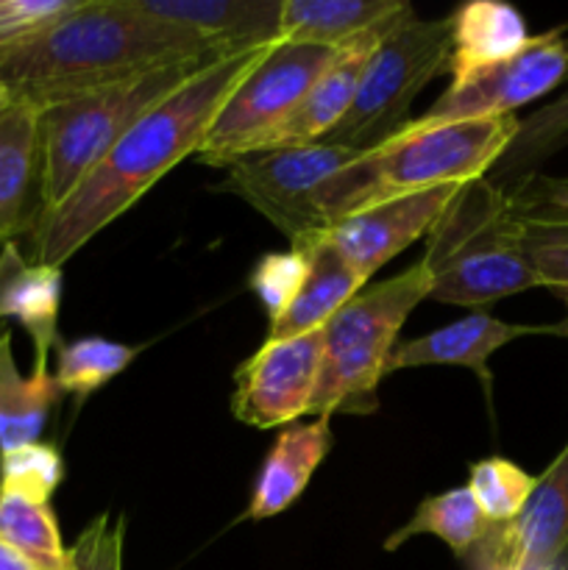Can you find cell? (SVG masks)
I'll list each match as a JSON object with an SVG mask.
<instances>
[{"instance_id":"7a4b0ae2","label":"cell","mask_w":568,"mask_h":570,"mask_svg":"<svg viewBox=\"0 0 568 570\" xmlns=\"http://www.w3.org/2000/svg\"><path fill=\"white\" fill-rule=\"evenodd\" d=\"M217 59L223 56L198 33L148 14L134 0H81L0 61V83L17 104L42 111L145 72Z\"/></svg>"},{"instance_id":"9a60e30c","label":"cell","mask_w":568,"mask_h":570,"mask_svg":"<svg viewBox=\"0 0 568 570\" xmlns=\"http://www.w3.org/2000/svg\"><path fill=\"white\" fill-rule=\"evenodd\" d=\"M532 334H562L568 337V321L555 323V326H523V323H507L488 312H473V315L460 317L443 328L423 334V337L395 343L393 354L388 362V376L404 367H427V365H460L471 367L482 382L484 395L490 399V356L507 343Z\"/></svg>"},{"instance_id":"836d02e7","label":"cell","mask_w":568,"mask_h":570,"mask_svg":"<svg viewBox=\"0 0 568 570\" xmlns=\"http://www.w3.org/2000/svg\"><path fill=\"white\" fill-rule=\"evenodd\" d=\"M76 570H120L123 521L100 515L70 549Z\"/></svg>"},{"instance_id":"7402d4cb","label":"cell","mask_w":568,"mask_h":570,"mask_svg":"<svg viewBox=\"0 0 568 570\" xmlns=\"http://www.w3.org/2000/svg\"><path fill=\"white\" fill-rule=\"evenodd\" d=\"M449 22L451 56L445 72L451 78L510 59L532 39L521 11L507 3H496V0H477V3L460 6L449 17Z\"/></svg>"},{"instance_id":"8fae6325","label":"cell","mask_w":568,"mask_h":570,"mask_svg":"<svg viewBox=\"0 0 568 570\" xmlns=\"http://www.w3.org/2000/svg\"><path fill=\"white\" fill-rule=\"evenodd\" d=\"M473 570H568V443L512 521L490 523L466 557Z\"/></svg>"},{"instance_id":"1f68e13d","label":"cell","mask_w":568,"mask_h":570,"mask_svg":"<svg viewBox=\"0 0 568 570\" xmlns=\"http://www.w3.org/2000/svg\"><path fill=\"white\" fill-rule=\"evenodd\" d=\"M81 0H0V61L42 28L70 14Z\"/></svg>"},{"instance_id":"3957f363","label":"cell","mask_w":568,"mask_h":570,"mask_svg":"<svg viewBox=\"0 0 568 570\" xmlns=\"http://www.w3.org/2000/svg\"><path fill=\"white\" fill-rule=\"evenodd\" d=\"M423 267L429 298L451 306H488L540 287L527 248V226L505 187L488 176L462 184L427 234Z\"/></svg>"},{"instance_id":"ba28073f","label":"cell","mask_w":568,"mask_h":570,"mask_svg":"<svg viewBox=\"0 0 568 570\" xmlns=\"http://www.w3.org/2000/svg\"><path fill=\"white\" fill-rule=\"evenodd\" d=\"M518 117H415L371 150L376 204L434 187H462L493 173L518 134Z\"/></svg>"},{"instance_id":"f546056e","label":"cell","mask_w":568,"mask_h":570,"mask_svg":"<svg viewBox=\"0 0 568 570\" xmlns=\"http://www.w3.org/2000/svg\"><path fill=\"white\" fill-rule=\"evenodd\" d=\"M306 273H310V256L298 248L265 254L256 262L248 276V287L267 312L271 323H276L290 309L295 295L304 287Z\"/></svg>"},{"instance_id":"6da1fadb","label":"cell","mask_w":568,"mask_h":570,"mask_svg":"<svg viewBox=\"0 0 568 570\" xmlns=\"http://www.w3.org/2000/svg\"><path fill=\"white\" fill-rule=\"evenodd\" d=\"M267 48L212 61L148 115L139 117L56 209L42 212L33 220L28 259L61 267L95 234L131 209L178 161L198 154L221 106Z\"/></svg>"},{"instance_id":"8992f818","label":"cell","mask_w":568,"mask_h":570,"mask_svg":"<svg viewBox=\"0 0 568 570\" xmlns=\"http://www.w3.org/2000/svg\"><path fill=\"white\" fill-rule=\"evenodd\" d=\"M204 67H165L39 111V215L56 209L139 117Z\"/></svg>"},{"instance_id":"30bf717a","label":"cell","mask_w":568,"mask_h":570,"mask_svg":"<svg viewBox=\"0 0 568 570\" xmlns=\"http://www.w3.org/2000/svg\"><path fill=\"white\" fill-rule=\"evenodd\" d=\"M568 78L566 26L538 33L516 56L451 78L449 89L429 106L427 120L510 117L543 98Z\"/></svg>"},{"instance_id":"5bb4252c","label":"cell","mask_w":568,"mask_h":570,"mask_svg":"<svg viewBox=\"0 0 568 570\" xmlns=\"http://www.w3.org/2000/svg\"><path fill=\"white\" fill-rule=\"evenodd\" d=\"M410 11L412 6L404 11V14H410ZM404 14H399L395 20H390L388 26L373 28V31L362 33V37L351 39L349 45L337 48L332 65L317 76V81L312 83L310 92L295 104V109L290 111L284 120H278L276 126H273L271 131H267L254 148H251L248 156L267 154V150L301 148V145L323 142V139L340 126L345 111H349L351 104H354L362 70H365L368 59H371V53L376 50V45L382 42L384 33H388Z\"/></svg>"},{"instance_id":"2e32d148","label":"cell","mask_w":568,"mask_h":570,"mask_svg":"<svg viewBox=\"0 0 568 570\" xmlns=\"http://www.w3.org/2000/svg\"><path fill=\"white\" fill-rule=\"evenodd\" d=\"M143 11L187 28L221 56L282 42L284 0H134Z\"/></svg>"},{"instance_id":"e0dca14e","label":"cell","mask_w":568,"mask_h":570,"mask_svg":"<svg viewBox=\"0 0 568 570\" xmlns=\"http://www.w3.org/2000/svg\"><path fill=\"white\" fill-rule=\"evenodd\" d=\"M65 276L61 267L37 265L17 243L0 248V323L17 321L33 343V365H48L61 345L59 312Z\"/></svg>"},{"instance_id":"44dd1931","label":"cell","mask_w":568,"mask_h":570,"mask_svg":"<svg viewBox=\"0 0 568 570\" xmlns=\"http://www.w3.org/2000/svg\"><path fill=\"white\" fill-rule=\"evenodd\" d=\"M410 9L404 0H284L282 42L337 50L351 39L388 26Z\"/></svg>"},{"instance_id":"603a6c76","label":"cell","mask_w":568,"mask_h":570,"mask_svg":"<svg viewBox=\"0 0 568 570\" xmlns=\"http://www.w3.org/2000/svg\"><path fill=\"white\" fill-rule=\"evenodd\" d=\"M59 384L48 365H33L31 376H22L14 360L11 332H0V454L20 445L39 443L50 410L59 399Z\"/></svg>"},{"instance_id":"277c9868","label":"cell","mask_w":568,"mask_h":570,"mask_svg":"<svg viewBox=\"0 0 568 570\" xmlns=\"http://www.w3.org/2000/svg\"><path fill=\"white\" fill-rule=\"evenodd\" d=\"M290 239V248L323 237L345 217L376 204L371 150L315 142L237 159L221 181Z\"/></svg>"},{"instance_id":"d4e9b609","label":"cell","mask_w":568,"mask_h":570,"mask_svg":"<svg viewBox=\"0 0 568 570\" xmlns=\"http://www.w3.org/2000/svg\"><path fill=\"white\" fill-rule=\"evenodd\" d=\"M568 145V78L562 92L538 111L518 122V134L499 165L490 173V181L512 189L527 178L538 176L540 167L560 148Z\"/></svg>"},{"instance_id":"4fadbf2b","label":"cell","mask_w":568,"mask_h":570,"mask_svg":"<svg viewBox=\"0 0 568 570\" xmlns=\"http://www.w3.org/2000/svg\"><path fill=\"white\" fill-rule=\"evenodd\" d=\"M457 189L460 187H434L373 204L329 228L326 239L351 262L354 271L371 278L393 256L432 232Z\"/></svg>"},{"instance_id":"d590c367","label":"cell","mask_w":568,"mask_h":570,"mask_svg":"<svg viewBox=\"0 0 568 570\" xmlns=\"http://www.w3.org/2000/svg\"><path fill=\"white\" fill-rule=\"evenodd\" d=\"M14 104H17L14 95H11L9 89H6L3 83H0V115H6V111H9Z\"/></svg>"},{"instance_id":"f1b7e54d","label":"cell","mask_w":568,"mask_h":570,"mask_svg":"<svg viewBox=\"0 0 568 570\" xmlns=\"http://www.w3.org/2000/svg\"><path fill=\"white\" fill-rule=\"evenodd\" d=\"M65 482V460L50 443H28L0 454V490L50 504V495Z\"/></svg>"},{"instance_id":"52a82bcc","label":"cell","mask_w":568,"mask_h":570,"mask_svg":"<svg viewBox=\"0 0 568 570\" xmlns=\"http://www.w3.org/2000/svg\"><path fill=\"white\" fill-rule=\"evenodd\" d=\"M451 22L401 17L382 37L362 70L354 104L323 142L373 150L412 120V100L449 67Z\"/></svg>"},{"instance_id":"484cf974","label":"cell","mask_w":568,"mask_h":570,"mask_svg":"<svg viewBox=\"0 0 568 570\" xmlns=\"http://www.w3.org/2000/svg\"><path fill=\"white\" fill-rule=\"evenodd\" d=\"M0 538L39 570H76L50 504L0 490Z\"/></svg>"},{"instance_id":"7c38bea8","label":"cell","mask_w":568,"mask_h":570,"mask_svg":"<svg viewBox=\"0 0 568 570\" xmlns=\"http://www.w3.org/2000/svg\"><path fill=\"white\" fill-rule=\"evenodd\" d=\"M323 356V332L265 340L234 371L232 415L251 429H278L310 415Z\"/></svg>"},{"instance_id":"cb8c5ba5","label":"cell","mask_w":568,"mask_h":570,"mask_svg":"<svg viewBox=\"0 0 568 570\" xmlns=\"http://www.w3.org/2000/svg\"><path fill=\"white\" fill-rule=\"evenodd\" d=\"M490 523L479 512L477 501H473L468 488H451L440 495H429L418 504L410 521L404 527L395 529L384 549L395 551L407 543V540L418 538V534H432V538L443 540L460 560L471 554L473 546L484 538Z\"/></svg>"},{"instance_id":"4316f807","label":"cell","mask_w":568,"mask_h":570,"mask_svg":"<svg viewBox=\"0 0 568 570\" xmlns=\"http://www.w3.org/2000/svg\"><path fill=\"white\" fill-rule=\"evenodd\" d=\"M143 348L111 343L106 337H81L56 348V384L61 393L84 401L120 376Z\"/></svg>"},{"instance_id":"74e56055","label":"cell","mask_w":568,"mask_h":570,"mask_svg":"<svg viewBox=\"0 0 568 570\" xmlns=\"http://www.w3.org/2000/svg\"><path fill=\"white\" fill-rule=\"evenodd\" d=\"M0 332H3V328H0Z\"/></svg>"},{"instance_id":"d6a6232c","label":"cell","mask_w":568,"mask_h":570,"mask_svg":"<svg viewBox=\"0 0 568 570\" xmlns=\"http://www.w3.org/2000/svg\"><path fill=\"white\" fill-rule=\"evenodd\" d=\"M527 248L540 287H568V228L527 226Z\"/></svg>"},{"instance_id":"ac0fdd59","label":"cell","mask_w":568,"mask_h":570,"mask_svg":"<svg viewBox=\"0 0 568 570\" xmlns=\"http://www.w3.org/2000/svg\"><path fill=\"white\" fill-rule=\"evenodd\" d=\"M332 451V426L329 417H315L312 423H293L278 434L276 445L256 473L254 493L245 518L265 521L290 510L304 493L310 479Z\"/></svg>"},{"instance_id":"5b68a950","label":"cell","mask_w":568,"mask_h":570,"mask_svg":"<svg viewBox=\"0 0 568 570\" xmlns=\"http://www.w3.org/2000/svg\"><path fill=\"white\" fill-rule=\"evenodd\" d=\"M432 293V276L423 262L399 276L356 293L323 332L321 376L310 415L329 417L371 415L376 412V390L388 376V362L399 343L407 317Z\"/></svg>"},{"instance_id":"9c48e42d","label":"cell","mask_w":568,"mask_h":570,"mask_svg":"<svg viewBox=\"0 0 568 570\" xmlns=\"http://www.w3.org/2000/svg\"><path fill=\"white\" fill-rule=\"evenodd\" d=\"M337 50L276 42L251 67L212 120L195 159L209 167H232L295 109Z\"/></svg>"},{"instance_id":"e575fe53","label":"cell","mask_w":568,"mask_h":570,"mask_svg":"<svg viewBox=\"0 0 568 570\" xmlns=\"http://www.w3.org/2000/svg\"><path fill=\"white\" fill-rule=\"evenodd\" d=\"M0 570H39L33 562H28L26 557L17 549H11L3 538H0Z\"/></svg>"},{"instance_id":"83f0119b","label":"cell","mask_w":568,"mask_h":570,"mask_svg":"<svg viewBox=\"0 0 568 570\" xmlns=\"http://www.w3.org/2000/svg\"><path fill=\"white\" fill-rule=\"evenodd\" d=\"M532 488L535 476H529L521 465L505 456L473 462L471 476H468V490L488 523L512 521L523 510Z\"/></svg>"},{"instance_id":"d6986e66","label":"cell","mask_w":568,"mask_h":570,"mask_svg":"<svg viewBox=\"0 0 568 570\" xmlns=\"http://www.w3.org/2000/svg\"><path fill=\"white\" fill-rule=\"evenodd\" d=\"M39 109L14 104L0 115V248L17 234L31 232L39 212L31 195H39Z\"/></svg>"},{"instance_id":"4dcf8cb0","label":"cell","mask_w":568,"mask_h":570,"mask_svg":"<svg viewBox=\"0 0 568 570\" xmlns=\"http://www.w3.org/2000/svg\"><path fill=\"white\" fill-rule=\"evenodd\" d=\"M516 215L523 226L568 228V178L532 176L507 189Z\"/></svg>"},{"instance_id":"ffe728a7","label":"cell","mask_w":568,"mask_h":570,"mask_svg":"<svg viewBox=\"0 0 568 570\" xmlns=\"http://www.w3.org/2000/svg\"><path fill=\"white\" fill-rule=\"evenodd\" d=\"M298 250L310 256V273H306L304 287L295 295L290 309L276 323H271L267 340H287L321 332L368 284V278L360 271H354L351 262L329 243L326 234L301 245Z\"/></svg>"},{"instance_id":"8d00e7d4","label":"cell","mask_w":568,"mask_h":570,"mask_svg":"<svg viewBox=\"0 0 568 570\" xmlns=\"http://www.w3.org/2000/svg\"><path fill=\"white\" fill-rule=\"evenodd\" d=\"M551 293H555L557 298H560L562 304H566V309H568V287H562V289H551Z\"/></svg>"}]
</instances>
